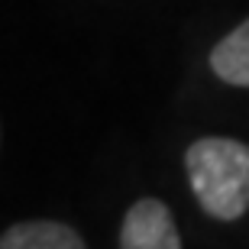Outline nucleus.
<instances>
[{
    "label": "nucleus",
    "instance_id": "nucleus-1",
    "mask_svg": "<svg viewBox=\"0 0 249 249\" xmlns=\"http://www.w3.org/2000/svg\"><path fill=\"white\" fill-rule=\"evenodd\" d=\"M191 191L213 220H240L249 207V146L227 136L194 139L185 152Z\"/></svg>",
    "mask_w": 249,
    "mask_h": 249
},
{
    "label": "nucleus",
    "instance_id": "nucleus-4",
    "mask_svg": "<svg viewBox=\"0 0 249 249\" xmlns=\"http://www.w3.org/2000/svg\"><path fill=\"white\" fill-rule=\"evenodd\" d=\"M211 71L233 88H249V19L211 49Z\"/></svg>",
    "mask_w": 249,
    "mask_h": 249
},
{
    "label": "nucleus",
    "instance_id": "nucleus-2",
    "mask_svg": "<svg viewBox=\"0 0 249 249\" xmlns=\"http://www.w3.org/2000/svg\"><path fill=\"white\" fill-rule=\"evenodd\" d=\"M120 249H181L168 204L159 197H142L133 204L120 227Z\"/></svg>",
    "mask_w": 249,
    "mask_h": 249
},
{
    "label": "nucleus",
    "instance_id": "nucleus-3",
    "mask_svg": "<svg viewBox=\"0 0 249 249\" xmlns=\"http://www.w3.org/2000/svg\"><path fill=\"white\" fill-rule=\"evenodd\" d=\"M0 249H88L81 233L58 220H23L3 230Z\"/></svg>",
    "mask_w": 249,
    "mask_h": 249
}]
</instances>
